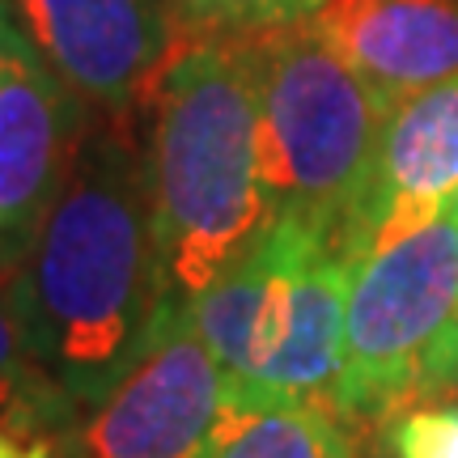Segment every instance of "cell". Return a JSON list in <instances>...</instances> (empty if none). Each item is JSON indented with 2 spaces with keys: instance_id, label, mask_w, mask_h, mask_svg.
<instances>
[{
  "instance_id": "6da1fadb",
  "label": "cell",
  "mask_w": 458,
  "mask_h": 458,
  "mask_svg": "<svg viewBox=\"0 0 458 458\" xmlns=\"http://www.w3.org/2000/svg\"><path fill=\"white\" fill-rule=\"evenodd\" d=\"M0 289L72 416L98 403L145 352L170 284L145 165L119 128L81 136L60 196Z\"/></svg>"
},
{
  "instance_id": "8992f818",
  "label": "cell",
  "mask_w": 458,
  "mask_h": 458,
  "mask_svg": "<svg viewBox=\"0 0 458 458\" xmlns=\"http://www.w3.org/2000/svg\"><path fill=\"white\" fill-rule=\"evenodd\" d=\"M85 131L81 98L0 0V280L30 250Z\"/></svg>"
},
{
  "instance_id": "9c48e42d",
  "label": "cell",
  "mask_w": 458,
  "mask_h": 458,
  "mask_svg": "<svg viewBox=\"0 0 458 458\" xmlns=\"http://www.w3.org/2000/svg\"><path fill=\"white\" fill-rule=\"evenodd\" d=\"M357 259L344 238L327 225H306L297 255L289 310L276 357L259 369L250 391L225 408H323L335 411L344 374V327H348V289Z\"/></svg>"
},
{
  "instance_id": "e0dca14e",
  "label": "cell",
  "mask_w": 458,
  "mask_h": 458,
  "mask_svg": "<svg viewBox=\"0 0 458 458\" xmlns=\"http://www.w3.org/2000/svg\"><path fill=\"white\" fill-rule=\"evenodd\" d=\"M0 458H55V445L47 437H17L0 428Z\"/></svg>"
},
{
  "instance_id": "5bb4252c",
  "label": "cell",
  "mask_w": 458,
  "mask_h": 458,
  "mask_svg": "<svg viewBox=\"0 0 458 458\" xmlns=\"http://www.w3.org/2000/svg\"><path fill=\"white\" fill-rule=\"evenodd\" d=\"M327 0H174L179 38H250V34L284 30L310 21Z\"/></svg>"
},
{
  "instance_id": "52a82bcc",
  "label": "cell",
  "mask_w": 458,
  "mask_h": 458,
  "mask_svg": "<svg viewBox=\"0 0 458 458\" xmlns=\"http://www.w3.org/2000/svg\"><path fill=\"white\" fill-rule=\"evenodd\" d=\"M21 30L81 102L123 119L179 47L174 0H13Z\"/></svg>"
},
{
  "instance_id": "30bf717a",
  "label": "cell",
  "mask_w": 458,
  "mask_h": 458,
  "mask_svg": "<svg viewBox=\"0 0 458 458\" xmlns=\"http://www.w3.org/2000/svg\"><path fill=\"white\" fill-rule=\"evenodd\" d=\"M306 225V216L276 213L272 225L238 259L225 263L204 293L187 301L199 340L208 344L225 377V403H238L263 365L276 357Z\"/></svg>"
},
{
  "instance_id": "ac0fdd59",
  "label": "cell",
  "mask_w": 458,
  "mask_h": 458,
  "mask_svg": "<svg viewBox=\"0 0 458 458\" xmlns=\"http://www.w3.org/2000/svg\"><path fill=\"white\" fill-rule=\"evenodd\" d=\"M450 213H458V196H454V204H450Z\"/></svg>"
},
{
  "instance_id": "7c38bea8",
  "label": "cell",
  "mask_w": 458,
  "mask_h": 458,
  "mask_svg": "<svg viewBox=\"0 0 458 458\" xmlns=\"http://www.w3.org/2000/svg\"><path fill=\"white\" fill-rule=\"evenodd\" d=\"M196 458H360V433L323 408H225Z\"/></svg>"
},
{
  "instance_id": "9a60e30c",
  "label": "cell",
  "mask_w": 458,
  "mask_h": 458,
  "mask_svg": "<svg viewBox=\"0 0 458 458\" xmlns=\"http://www.w3.org/2000/svg\"><path fill=\"white\" fill-rule=\"evenodd\" d=\"M382 458H458V399H425L374 428Z\"/></svg>"
},
{
  "instance_id": "5b68a950",
  "label": "cell",
  "mask_w": 458,
  "mask_h": 458,
  "mask_svg": "<svg viewBox=\"0 0 458 458\" xmlns=\"http://www.w3.org/2000/svg\"><path fill=\"white\" fill-rule=\"evenodd\" d=\"M225 411V377L182 297H165L145 352L55 437V458H196Z\"/></svg>"
},
{
  "instance_id": "3957f363",
  "label": "cell",
  "mask_w": 458,
  "mask_h": 458,
  "mask_svg": "<svg viewBox=\"0 0 458 458\" xmlns=\"http://www.w3.org/2000/svg\"><path fill=\"white\" fill-rule=\"evenodd\" d=\"M255 77L259 170L272 208L344 238L391 111L323 43L314 21L255 34Z\"/></svg>"
},
{
  "instance_id": "ba28073f",
  "label": "cell",
  "mask_w": 458,
  "mask_h": 458,
  "mask_svg": "<svg viewBox=\"0 0 458 458\" xmlns=\"http://www.w3.org/2000/svg\"><path fill=\"white\" fill-rule=\"evenodd\" d=\"M458 196V72L399 102L377 140L374 170L360 187L344 250L357 263L450 213Z\"/></svg>"
},
{
  "instance_id": "4fadbf2b",
  "label": "cell",
  "mask_w": 458,
  "mask_h": 458,
  "mask_svg": "<svg viewBox=\"0 0 458 458\" xmlns=\"http://www.w3.org/2000/svg\"><path fill=\"white\" fill-rule=\"evenodd\" d=\"M68 425H72V408L55 391V382L38 369L30 344L9 310V297L0 289V428L17 437L55 442Z\"/></svg>"
},
{
  "instance_id": "2e32d148",
  "label": "cell",
  "mask_w": 458,
  "mask_h": 458,
  "mask_svg": "<svg viewBox=\"0 0 458 458\" xmlns=\"http://www.w3.org/2000/svg\"><path fill=\"white\" fill-rule=\"evenodd\" d=\"M425 399H458V318H454V327L442 335V344L433 348V357L425 365L416 403H425Z\"/></svg>"
},
{
  "instance_id": "277c9868",
  "label": "cell",
  "mask_w": 458,
  "mask_h": 458,
  "mask_svg": "<svg viewBox=\"0 0 458 458\" xmlns=\"http://www.w3.org/2000/svg\"><path fill=\"white\" fill-rule=\"evenodd\" d=\"M458 318V213L357 263L348 289L335 416L374 433L416 403L420 377Z\"/></svg>"
},
{
  "instance_id": "7a4b0ae2",
  "label": "cell",
  "mask_w": 458,
  "mask_h": 458,
  "mask_svg": "<svg viewBox=\"0 0 458 458\" xmlns=\"http://www.w3.org/2000/svg\"><path fill=\"white\" fill-rule=\"evenodd\" d=\"M145 187L170 293L191 301L272 225L250 38H179L145 94Z\"/></svg>"
},
{
  "instance_id": "8fae6325",
  "label": "cell",
  "mask_w": 458,
  "mask_h": 458,
  "mask_svg": "<svg viewBox=\"0 0 458 458\" xmlns=\"http://www.w3.org/2000/svg\"><path fill=\"white\" fill-rule=\"evenodd\" d=\"M310 21L386 111L458 72V0H327Z\"/></svg>"
}]
</instances>
